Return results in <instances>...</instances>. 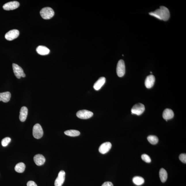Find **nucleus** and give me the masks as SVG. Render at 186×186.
<instances>
[{"label": "nucleus", "instance_id": "1", "mask_svg": "<svg viewBox=\"0 0 186 186\" xmlns=\"http://www.w3.org/2000/svg\"><path fill=\"white\" fill-rule=\"evenodd\" d=\"M149 14L160 20L167 21L169 19L170 13L169 10L166 7L161 6L155 11L150 12Z\"/></svg>", "mask_w": 186, "mask_h": 186}, {"label": "nucleus", "instance_id": "2", "mask_svg": "<svg viewBox=\"0 0 186 186\" xmlns=\"http://www.w3.org/2000/svg\"><path fill=\"white\" fill-rule=\"evenodd\" d=\"M54 10L50 7L44 8L40 11L41 17L45 19H49L52 18L54 15Z\"/></svg>", "mask_w": 186, "mask_h": 186}, {"label": "nucleus", "instance_id": "3", "mask_svg": "<svg viewBox=\"0 0 186 186\" xmlns=\"http://www.w3.org/2000/svg\"><path fill=\"white\" fill-rule=\"evenodd\" d=\"M33 136L36 139H39L43 136V129L41 125L39 124H36L33 128Z\"/></svg>", "mask_w": 186, "mask_h": 186}, {"label": "nucleus", "instance_id": "4", "mask_svg": "<svg viewBox=\"0 0 186 186\" xmlns=\"http://www.w3.org/2000/svg\"><path fill=\"white\" fill-rule=\"evenodd\" d=\"M145 110L144 105L141 103H137L132 108L131 111L132 114H135L139 115L143 113Z\"/></svg>", "mask_w": 186, "mask_h": 186}, {"label": "nucleus", "instance_id": "5", "mask_svg": "<svg viewBox=\"0 0 186 186\" xmlns=\"http://www.w3.org/2000/svg\"><path fill=\"white\" fill-rule=\"evenodd\" d=\"M116 71L117 75L119 77H122L125 74V65L124 61L123 60H120L117 63Z\"/></svg>", "mask_w": 186, "mask_h": 186}, {"label": "nucleus", "instance_id": "6", "mask_svg": "<svg viewBox=\"0 0 186 186\" xmlns=\"http://www.w3.org/2000/svg\"><path fill=\"white\" fill-rule=\"evenodd\" d=\"M94 115L92 112L86 110H81L78 111L77 116L80 119H87L90 118Z\"/></svg>", "mask_w": 186, "mask_h": 186}, {"label": "nucleus", "instance_id": "7", "mask_svg": "<svg viewBox=\"0 0 186 186\" xmlns=\"http://www.w3.org/2000/svg\"><path fill=\"white\" fill-rule=\"evenodd\" d=\"M13 66L14 73L17 78L20 79L21 77H25L26 75L24 73L22 68L16 64H13Z\"/></svg>", "mask_w": 186, "mask_h": 186}, {"label": "nucleus", "instance_id": "8", "mask_svg": "<svg viewBox=\"0 0 186 186\" xmlns=\"http://www.w3.org/2000/svg\"><path fill=\"white\" fill-rule=\"evenodd\" d=\"M66 173L63 170L59 172L55 182V186H62L65 179Z\"/></svg>", "mask_w": 186, "mask_h": 186}, {"label": "nucleus", "instance_id": "9", "mask_svg": "<svg viewBox=\"0 0 186 186\" xmlns=\"http://www.w3.org/2000/svg\"><path fill=\"white\" fill-rule=\"evenodd\" d=\"M19 34V31L16 29H13L8 31L5 35V38L9 41L12 40L18 37Z\"/></svg>", "mask_w": 186, "mask_h": 186}, {"label": "nucleus", "instance_id": "10", "mask_svg": "<svg viewBox=\"0 0 186 186\" xmlns=\"http://www.w3.org/2000/svg\"><path fill=\"white\" fill-rule=\"evenodd\" d=\"M19 6V3L17 1H10L5 3L3 6V9L6 10L16 9Z\"/></svg>", "mask_w": 186, "mask_h": 186}, {"label": "nucleus", "instance_id": "11", "mask_svg": "<svg viewBox=\"0 0 186 186\" xmlns=\"http://www.w3.org/2000/svg\"><path fill=\"white\" fill-rule=\"evenodd\" d=\"M112 145L110 142L103 143L100 146L99 151L101 153L105 154L107 153L111 149Z\"/></svg>", "mask_w": 186, "mask_h": 186}, {"label": "nucleus", "instance_id": "12", "mask_svg": "<svg viewBox=\"0 0 186 186\" xmlns=\"http://www.w3.org/2000/svg\"><path fill=\"white\" fill-rule=\"evenodd\" d=\"M155 81V77L153 75L147 76L145 81V85L147 88H151L153 86Z\"/></svg>", "mask_w": 186, "mask_h": 186}, {"label": "nucleus", "instance_id": "13", "mask_svg": "<svg viewBox=\"0 0 186 186\" xmlns=\"http://www.w3.org/2000/svg\"><path fill=\"white\" fill-rule=\"evenodd\" d=\"M34 160L37 165L41 166L44 164L45 159L43 155L41 154H37L34 156Z\"/></svg>", "mask_w": 186, "mask_h": 186}, {"label": "nucleus", "instance_id": "14", "mask_svg": "<svg viewBox=\"0 0 186 186\" xmlns=\"http://www.w3.org/2000/svg\"><path fill=\"white\" fill-rule=\"evenodd\" d=\"M106 78L104 77H101L98 79L95 83L94 84V88L96 90H99L104 85L106 82Z\"/></svg>", "mask_w": 186, "mask_h": 186}, {"label": "nucleus", "instance_id": "15", "mask_svg": "<svg viewBox=\"0 0 186 186\" xmlns=\"http://www.w3.org/2000/svg\"><path fill=\"white\" fill-rule=\"evenodd\" d=\"M28 110L26 107H22L20 111L19 118L21 122H24L27 119L28 115Z\"/></svg>", "mask_w": 186, "mask_h": 186}, {"label": "nucleus", "instance_id": "16", "mask_svg": "<svg viewBox=\"0 0 186 186\" xmlns=\"http://www.w3.org/2000/svg\"><path fill=\"white\" fill-rule=\"evenodd\" d=\"M162 116L165 120H168L173 118L174 116V113L171 109H166L163 112Z\"/></svg>", "mask_w": 186, "mask_h": 186}, {"label": "nucleus", "instance_id": "17", "mask_svg": "<svg viewBox=\"0 0 186 186\" xmlns=\"http://www.w3.org/2000/svg\"><path fill=\"white\" fill-rule=\"evenodd\" d=\"M37 52L39 55H46L50 52V50L47 47L43 45H39L36 49Z\"/></svg>", "mask_w": 186, "mask_h": 186}, {"label": "nucleus", "instance_id": "18", "mask_svg": "<svg viewBox=\"0 0 186 186\" xmlns=\"http://www.w3.org/2000/svg\"><path fill=\"white\" fill-rule=\"evenodd\" d=\"M11 94L9 92H6L0 93V101L3 103H7L10 101Z\"/></svg>", "mask_w": 186, "mask_h": 186}, {"label": "nucleus", "instance_id": "19", "mask_svg": "<svg viewBox=\"0 0 186 186\" xmlns=\"http://www.w3.org/2000/svg\"><path fill=\"white\" fill-rule=\"evenodd\" d=\"M159 176L161 182L163 183L166 182L168 178V173L164 168H161L160 170Z\"/></svg>", "mask_w": 186, "mask_h": 186}, {"label": "nucleus", "instance_id": "20", "mask_svg": "<svg viewBox=\"0 0 186 186\" xmlns=\"http://www.w3.org/2000/svg\"><path fill=\"white\" fill-rule=\"evenodd\" d=\"M26 166L24 163L20 162L16 165L15 167L16 171L19 173L23 172L25 169Z\"/></svg>", "mask_w": 186, "mask_h": 186}, {"label": "nucleus", "instance_id": "21", "mask_svg": "<svg viewBox=\"0 0 186 186\" xmlns=\"http://www.w3.org/2000/svg\"><path fill=\"white\" fill-rule=\"evenodd\" d=\"M64 133L68 136L73 137L78 136H79L80 134L79 131L75 130L66 131L64 132Z\"/></svg>", "mask_w": 186, "mask_h": 186}, {"label": "nucleus", "instance_id": "22", "mask_svg": "<svg viewBox=\"0 0 186 186\" xmlns=\"http://www.w3.org/2000/svg\"><path fill=\"white\" fill-rule=\"evenodd\" d=\"M133 182L135 185H141L144 183L145 180L141 177L135 176L133 179Z\"/></svg>", "mask_w": 186, "mask_h": 186}, {"label": "nucleus", "instance_id": "23", "mask_svg": "<svg viewBox=\"0 0 186 186\" xmlns=\"http://www.w3.org/2000/svg\"><path fill=\"white\" fill-rule=\"evenodd\" d=\"M147 139L149 143L153 145L157 144L159 141L158 138L157 136L152 135L148 136Z\"/></svg>", "mask_w": 186, "mask_h": 186}, {"label": "nucleus", "instance_id": "24", "mask_svg": "<svg viewBox=\"0 0 186 186\" xmlns=\"http://www.w3.org/2000/svg\"><path fill=\"white\" fill-rule=\"evenodd\" d=\"M11 140V138L10 137H6L3 138L1 142V145L3 147H6L10 143Z\"/></svg>", "mask_w": 186, "mask_h": 186}, {"label": "nucleus", "instance_id": "25", "mask_svg": "<svg viewBox=\"0 0 186 186\" xmlns=\"http://www.w3.org/2000/svg\"><path fill=\"white\" fill-rule=\"evenodd\" d=\"M141 158L143 160L147 163L151 162V159L149 156L147 154H143L141 156Z\"/></svg>", "mask_w": 186, "mask_h": 186}, {"label": "nucleus", "instance_id": "26", "mask_svg": "<svg viewBox=\"0 0 186 186\" xmlns=\"http://www.w3.org/2000/svg\"><path fill=\"white\" fill-rule=\"evenodd\" d=\"M180 160L182 162L186 164V154H181L179 157Z\"/></svg>", "mask_w": 186, "mask_h": 186}, {"label": "nucleus", "instance_id": "27", "mask_svg": "<svg viewBox=\"0 0 186 186\" xmlns=\"http://www.w3.org/2000/svg\"><path fill=\"white\" fill-rule=\"evenodd\" d=\"M27 185V186H37L35 182L32 181L28 182Z\"/></svg>", "mask_w": 186, "mask_h": 186}, {"label": "nucleus", "instance_id": "28", "mask_svg": "<svg viewBox=\"0 0 186 186\" xmlns=\"http://www.w3.org/2000/svg\"><path fill=\"white\" fill-rule=\"evenodd\" d=\"M101 186H113V184L110 182H105Z\"/></svg>", "mask_w": 186, "mask_h": 186}, {"label": "nucleus", "instance_id": "29", "mask_svg": "<svg viewBox=\"0 0 186 186\" xmlns=\"http://www.w3.org/2000/svg\"><path fill=\"white\" fill-rule=\"evenodd\" d=\"M150 73H152V72H150Z\"/></svg>", "mask_w": 186, "mask_h": 186}]
</instances>
